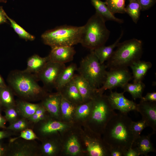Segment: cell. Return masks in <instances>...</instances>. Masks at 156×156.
Masks as SVG:
<instances>
[{
  "mask_svg": "<svg viewBox=\"0 0 156 156\" xmlns=\"http://www.w3.org/2000/svg\"><path fill=\"white\" fill-rule=\"evenodd\" d=\"M132 121L127 113L121 112L110 119L102 135L103 141L109 148L125 152L132 147L134 140L131 128Z\"/></svg>",
  "mask_w": 156,
  "mask_h": 156,
  "instance_id": "6da1fadb",
  "label": "cell"
},
{
  "mask_svg": "<svg viewBox=\"0 0 156 156\" xmlns=\"http://www.w3.org/2000/svg\"><path fill=\"white\" fill-rule=\"evenodd\" d=\"M106 21L96 12L83 26L80 43L90 50L104 45L110 33L106 26Z\"/></svg>",
  "mask_w": 156,
  "mask_h": 156,
  "instance_id": "7a4b0ae2",
  "label": "cell"
},
{
  "mask_svg": "<svg viewBox=\"0 0 156 156\" xmlns=\"http://www.w3.org/2000/svg\"><path fill=\"white\" fill-rule=\"evenodd\" d=\"M142 41L135 38L119 43L116 50L107 60L109 69L127 68L140 60L143 52Z\"/></svg>",
  "mask_w": 156,
  "mask_h": 156,
  "instance_id": "3957f363",
  "label": "cell"
},
{
  "mask_svg": "<svg viewBox=\"0 0 156 156\" xmlns=\"http://www.w3.org/2000/svg\"><path fill=\"white\" fill-rule=\"evenodd\" d=\"M93 101L90 115L83 126H86L102 135L107 124L116 113L112 107L107 95L97 92Z\"/></svg>",
  "mask_w": 156,
  "mask_h": 156,
  "instance_id": "277c9868",
  "label": "cell"
},
{
  "mask_svg": "<svg viewBox=\"0 0 156 156\" xmlns=\"http://www.w3.org/2000/svg\"><path fill=\"white\" fill-rule=\"evenodd\" d=\"M11 87L20 96L27 99H42L47 93L38 84L31 73L25 71L13 72L9 77Z\"/></svg>",
  "mask_w": 156,
  "mask_h": 156,
  "instance_id": "5b68a950",
  "label": "cell"
},
{
  "mask_svg": "<svg viewBox=\"0 0 156 156\" xmlns=\"http://www.w3.org/2000/svg\"><path fill=\"white\" fill-rule=\"evenodd\" d=\"M83 26L66 25L46 31L41 36L44 43L51 48L73 46L80 43Z\"/></svg>",
  "mask_w": 156,
  "mask_h": 156,
  "instance_id": "8992f818",
  "label": "cell"
},
{
  "mask_svg": "<svg viewBox=\"0 0 156 156\" xmlns=\"http://www.w3.org/2000/svg\"><path fill=\"white\" fill-rule=\"evenodd\" d=\"M107 67L104 63L101 64L93 50L83 58L77 71L90 83L94 89L100 88L106 77Z\"/></svg>",
  "mask_w": 156,
  "mask_h": 156,
  "instance_id": "52a82bcc",
  "label": "cell"
},
{
  "mask_svg": "<svg viewBox=\"0 0 156 156\" xmlns=\"http://www.w3.org/2000/svg\"><path fill=\"white\" fill-rule=\"evenodd\" d=\"M82 127L75 125L60 135L62 156H85Z\"/></svg>",
  "mask_w": 156,
  "mask_h": 156,
  "instance_id": "ba28073f",
  "label": "cell"
},
{
  "mask_svg": "<svg viewBox=\"0 0 156 156\" xmlns=\"http://www.w3.org/2000/svg\"><path fill=\"white\" fill-rule=\"evenodd\" d=\"M83 140L85 156H109V147L101 135L84 125Z\"/></svg>",
  "mask_w": 156,
  "mask_h": 156,
  "instance_id": "9c48e42d",
  "label": "cell"
},
{
  "mask_svg": "<svg viewBox=\"0 0 156 156\" xmlns=\"http://www.w3.org/2000/svg\"><path fill=\"white\" fill-rule=\"evenodd\" d=\"M132 78V76L127 68L109 69L107 71L105 81L102 86L97 90L99 93L103 94L104 91L117 87L122 88Z\"/></svg>",
  "mask_w": 156,
  "mask_h": 156,
  "instance_id": "30bf717a",
  "label": "cell"
},
{
  "mask_svg": "<svg viewBox=\"0 0 156 156\" xmlns=\"http://www.w3.org/2000/svg\"><path fill=\"white\" fill-rule=\"evenodd\" d=\"M39 122V131L42 138L55 134L61 135L77 125L55 119L50 116Z\"/></svg>",
  "mask_w": 156,
  "mask_h": 156,
  "instance_id": "8fae6325",
  "label": "cell"
},
{
  "mask_svg": "<svg viewBox=\"0 0 156 156\" xmlns=\"http://www.w3.org/2000/svg\"><path fill=\"white\" fill-rule=\"evenodd\" d=\"M66 67L65 64L48 61L37 75L45 86L54 87L57 79Z\"/></svg>",
  "mask_w": 156,
  "mask_h": 156,
  "instance_id": "7c38bea8",
  "label": "cell"
},
{
  "mask_svg": "<svg viewBox=\"0 0 156 156\" xmlns=\"http://www.w3.org/2000/svg\"><path fill=\"white\" fill-rule=\"evenodd\" d=\"M42 139L39 147V155L42 156H62V147L60 133Z\"/></svg>",
  "mask_w": 156,
  "mask_h": 156,
  "instance_id": "4fadbf2b",
  "label": "cell"
},
{
  "mask_svg": "<svg viewBox=\"0 0 156 156\" xmlns=\"http://www.w3.org/2000/svg\"><path fill=\"white\" fill-rule=\"evenodd\" d=\"M136 111L141 115L148 127L153 129L152 133L156 132V102L140 101L137 104Z\"/></svg>",
  "mask_w": 156,
  "mask_h": 156,
  "instance_id": "5bb4252c",
  "label": "cell"
},
{
  "mask_svg": "<svg viewBox=\"0 0 156 156\" xmlns=\"http://www.w3.org/2000/svg\"><path fill=\"white\" fill-rule=\"evenodd\" d=\"M124 92L110 91L107 97L112 107L114 110H118L124 113L136 111L137 104L126 98L124 95Z\"/></svg>",
  "mask_w": 156,
  "mask_h": 156,
  "instance_id": "9a60e30c",
  "label": "cell"
},
{
  "mask_svg": "<svg viewBox=\"0 0 156 156\" xmlns=\"http://www.w3.org/2000/svg\"><path fill=\"white\" fill-rule=\"evenodd\" d=\"M62 97L60 92L47 93L42 99L41 103L51 117L60 120V107Z\"/></svg>",
  "mask_w": 156,
  "mask_h": 156,
  "instance_id": "2e32d148",
  "label": "cell"
},
{
  "mask_svg": "<svg viewBox=\"0 0 156 156\" xmlns=\"http://www.w3.org/2000/svg\"><path fill=\"white\" fill-rule=\"evenodd\" d=\"M8 154L12 156H32L39 155V147L27 142H19L15 140L10 142Z\"/></svg>",
  "mask_w": 156,
  "mask_h": 156,
  "instance_id": "e0dca14e",
  "label": "cell"
},
{
  "mask_svg": "<svg viewBox=\"0 0 156 156\" xmlns=\"http://www.w3.org/2000/svg\"><path fill=\"white\" fill-rule=\"evenodd\" d=\"M76 51L73 46L55 47L47 56L49 61L64 64L72 61Z\"/></svg>",
  "mask_w": 156,
  "mask_h": 156,
  "instance_id": "ac0fdd59",
  "label": "cell"
},
{
  "mask_svg": "<svg viewBox=\"0 0 156 156\" xmlns=\"http://www.w3.org/2000/svg\"><path fill=\"white\" fill-rule=\"evenodd\" d=\"M73 79L81 95L83 102L92 100L97 93L89 82L79 74H74Z\"/></svg>",
  "mask_w": 156,
  "mask_h": 156,
  "instance_id": "d6986e66",
  "label": "cell"
},
{
  "mask_svg": "<svg viewBox=\"0 0 156 156\" xmlns=\"http://www.w3.org/2000/svg\"><path fill=\"white\" fill-rule=\"evenodd\" d=\"M59 92L63 97L77 105L83 103L82 96L73 79Z\"/></svg>",
  "mask_w": 156,
  "mask_h": 156,
  "instance_id": "ffe728a7",
  "label": "cell"
},
{
  "mask_svg": "<svg viewBox=\"0 0 156 156\" xmlns=\"http://www.w3.org/2000/svg\"><path fill=\"white\" fill-rule=\"evenodd\" d=\"M93 103L92 99L77 106L74 118L75 125L82 127L86 124L90 115Z\"/></svg>",
  "mask_w": 156,
  "mask_h": 156,
  "instance_id": "44dd1931",
  "label": "cell"
},
{
  "mask_svg": "<svg viewBox=\"0 0 156 156\" xmlns=\"http://www.w3.org/2000/svg\"><path fill=\"white\" fill-rule=\"evenodd\" d=\"M152 133L146 135L140 136L133 142L132 148L136 149L140 155L147 156L151 152H156L151 140Z\"/></svg>",
  "mask_w": 156,
  "mask_h": 156,
  "instance_id": "7402d4cb",
  "label": "cell"
},
{
  "mask_svg": "<svg viewBox=\"0 0 156 156\" xmlns=\"http://www.w3.org/2000/svg\"><path fill=\"white\" fill-rule=\"evenodd\" d=\"M77 67L76 64L72 63L63 69L57 79L54 87L57 91H60L66 84L73 79Z\"/></svg>",
  "mask_w": 156,
  "mask_h": 156,
  "instance_id": "603a6c76",
  "label": "cell"
},
{
  "mask_svg": "<svg viewBox=\"0 0 156 156\" xmlns=\"http://www.w3.org/2000/svg\"><path fill=\"white\" fill-rule=\"evenodd\" d=\"M77 106L62 97L60 107L61 120L75 124L74 118Z\"/></svg>",
  "mask_w": 156,
  "mask_h": 156,
  "instance_id": "cb8c5ba5",
  "label": "cell"
},
{
  "mask_svg": "<svg viewBox=\"0 0 156 156\" xmlns=\"http://www.w3.org/2000/svg\"><path fill=\"white\" fill-rule=\"evenodd\" d=\"M152 66V64L151 62L140 60L131 64L130 66L132 71L133 82L142 81L148 70Z\"/></svg>",
  "mask_w": 156,
  "mask_h": 156,
  "instance_id": "d4e9b609",
  "label": "cell"
},
{
  "mask_svg": "<svg viewBox=\"0 0 156 156\" xmlns=\"http://www.w3.org/2000/svg\"><path fill=\"white\" fill-rule=\"evenodd\" d=\"M123 34V31H122L119 37L112 44L107 46L103 45L93 50L95 54L101 64H104L105 61H107L110 58L114 51V49L119 43Z\"/></svg>",
  "mask_w": 156,
  "mask_h": 156,
  "instance_id": "484cf974",
  "label": "cell"
},
{
  "mask_svg": "<svg viewBox=\"0 0 156 156\" xmlns=\"http://www.w3.org/2000/svg\"><path fill=\"white\" fill-rule=\"evenodd\" d=\"M90 0L92 5L96 10V12L102 16L106 21H112L120 23L123 22V20L115 16L110 11L105 2L100 0Z\"/></svg>",
  "mask_w": 156,
  "mask_h": 156,
  "instance_id": "4316f807",
  "label": "cell"
},
{
  "mask_svg": "<svg viewBox=\"0 0 156 156\" xmlns=\"http://www.w3.org/2000/svg\"><path fill=\"white\" fill-rule=\"evenodd\" d=\"M48 61L47 56L42 57L37 55H34L28 59L27 67L25 71L30 73H34L37 75Z\"/></svg>",
  "mask_w": 156,
  "mask_h": 156,
  "instance_id": "83f0119b",
  "label": "cell"
},
{
  "mask_svg": "<svg viewBox=\"0 0 156 156\" xmlns=\"http://www.w3.org/2000/svg\"><path fill=\"white\" fill-rule=\"evenodd\" d=\"M145 87V84L141 81L132 83H128L122 88L124 90V92H129L133 99L135 100L138 98H141Z\"/></svg>",
  "mask_w": 156,
  "mask_h": 156,
  "instance_id": "f1b7e54d",
  "label": "cell"
},
{
  "mask_svg": "<svg viewBox=\"0 0 156 156\" xmlns=\"http://www.w3.org/2000/svg\"><path fill=\"white\" fill-rule=\"evenodd\" d=\"M40 104H34L25 101H20L17 108L19 114L25 118H28L35 113Z\"/></svg>",
  "mask_w": 156,
  "mask_h": 156,
  "instance_id": "f546056e",
  "label": "cell"
},
{
  "mask_svg": "<svg viewBox=\"0 0 156 156\" xmlns=\"http://www.w3.org/2000/svg\"><path fill=\"white\" fill-rule=\"evenodd\" d=\"M0 102L5 108L16 106L12 91L7 86L0 88Z\"/></svg>",
  "mask_w": 156,
  "mask_h": 156,
  "instance_id": "4dcf8cb0",
  "label": "cell"
},
{
  "mask_svg": "<svg viewBox=\"0 0 156 156\" xmlns=\"http://www.w3.org/2000/svg\"><path fill=\"white\" fill-rule=\"evenodd\" d=\"M141 8L138 0H135L129 2L125 8V12L131 18L135 23H137L139 19Z\"/></svg>",
  "mask_w": 156,
  "mask_h": 156,
  "instance_id": "1f68e13d",
  "label": "cell"
},
{
  "mask_svg": "<svg viewBox=\"0 0 156 156\" xmlns=\"http://www.w3.org/2000/svg\"><path fill=\"white\" fill-rule=\"evenodd\" d=\"M125 0H105V3L114 14L115 13H125Z\"/></svg>",
  "mask_w": 156,
  "mask_h": 156,
  "instance_id": "d6a6232c",
  "label": "cell"
},
{
  "mask_svg": "<svg viewBox=\"0 0 156 156\" xmlns=\"http://www.w3.org/2000/svg\"><path fill=\"white\" fill-rule=\"evenodd\" d=\"M5 15L11 23V26L12 27L15 31L21 38L26 40L32 41L35 39V37L33 35L28 33L23 28L19 25L13 20L10 18L6 13H5Z\"/></svg>",
  "mask_w": 156,
  "mask_h": 156,
  "instance_id": "836d02e7",
  "label": "cell"
},
{
  "mask_svg": "<svg viewBox=\"0 0 156 156\" xmlns=\"http://www.w3.org/2000/svg\"><path fill=\"white\" fill-rule=\"evenodd\" d=\"M147 127L146 123L142 119L137 122L132 121L131 128L133 136V142L140 136L144 129Z\"/></svg>",
  "mask_w": 156,
  "mask_h": 156,
  "instance_id": "e575fe53",
  "label": "cell"
},
{
  "mask_svg": "<svg viewBox=\"0 0 156 156\" xmlns=\"http://www.w3.org/2000/svg\"><path fill=\"white\" fill-rule=\"evenodd\" d=\"M20 138L29 141L39 139L32 129L27 128L21 131L20 135L18 137L10 139V142H13Z\"/></svg>",
  "mask_w": 156,
  "mask_h": 156,
  "instance_id": "d590c367",
  "label": "cell"
},
{
  "mask_svg": "<svg viewBox=\"0 0 156 156\" xmlns=\"http://www.w3.org/2000/svg\"><path fill=\"white\" fill-rule=\"evenodd\" d=\"M4 118L11 124L18 120L19 112L16 106L6 108Z\"/></svg>",
  "mask_w": 156,
  "mask_h": 156,
  "instance_id": "8d00e7d4",
  "label": "cell"
},
{
  "mask_svg": "<svg viewBox=\"0 0 156 156\" xmlns=\"http://www.w3.org/2000/svg\"><path fill=\"white\" fill-rule=\"evenodd\" d=\"M28 123L27 121L24 118L18 119L14 122L10 124L6 128L8 130L15 131H21L28 128Z\"/></svg>",
  "mask_w": 156,
  "mask_h": 156,
  "instance_id": "74e56055",
  "label": "cell"
},
{
  "mask_svg": "<svg viewBox=\"0 0 156 156\" xmlns=\"http://www.w3.org/2000/svg\"><path fill=\"white\" fill-rule=\"evenodd\" d=\"M141 7V10L144 11L151 8L155 3L156 0H138Z\"/></svg>",
  "mask_w": 156,
  "mask_h": 156,
  "instance_id": "f35d334b",
  "label": "cell"
},
{
  "mask_svg": "<svg viewBox=\"0 0 156 156\" xmlns=\"http://www.w3.org/2000/svg\"><path fill=\"white\" fill-rule=\"evenodd\" d=\"M141 100L143 101L156 102V92L148 93L144 96H142Z\"/></svg>",
  "mask_w": 156,
  "mask_h": 156,
  "instance_id": "ab89813d",
  "label": "cell"
},
{
  "mask_svg": "<svg viewBox=\"0 0 156 156\" xmlns=\"http://www.w3.org/2000/svg\"><path fill=\"white\" fill-rule=\"evenodd\" d=\"M109 156H124L125 151L118 148H109Z\"/></svg>",
  "mask_w": 156,
  "mask_h": 156,
  "instance_id": "60d3db41",
  "label": "cell"
},
{
  "mask_svg": "<svg viewBox=\"0 0 156 156\" xmlns=\"http://www.w3.org/2000/svg\"><path fill=\"white\" fill-rule=\"evenodd\" d=\"M140 155L138 152L135 149L131 147L125 152L124 156H139Z\"/></svg>",
  "mask_w": 156,
  "mask_h": 156,
  "instance_id": "b9f144b4",
  "label": "cell"
},
{
  "mask_svg": "<svg viewBox=\"0 0 156 156\" xmlns=\"http://www.w3.org/2000/svg\"><path fill=\"white\" fill-rule=\"evenodd\" d=\"M8 148L3 144L1 140H0V156H3L7 154L9 151Z\"/></svg>",
  "mask_w": 156,
  "mask_h": 156,
  "instance_id": "7bdbcfd3",
  "label": "cell"
},
{
  "mask_svg": "<svg viewBox=\"0 0 156 156\" xmlns=\"http://www.w3.org/2000/svg\"><path fill=\"white\" fill-rule=\"evenodd\" d=\"M3 8L0 6V24L6 22L7 18Z\"/></svg>",
  "mask_w": 156,
  "mask_h": 156,
  "instance_id": "ee69618b",
  "label": "cell"
},
{
  "mask_svg": "<svg viewBox=\"0 0 156 156\" xmlns=\"http://www.w3.org/2000/svg\"><path fill=\"white\" fill-rule=\"evenodd\" d=\"M11 134V133L8 131H0V140L8 137Z\"/></svg>",
  "mask_w": 156,
  "mask_h": 156,
  "instance_id": "f6af8a7d",
  "label": "cell"
},
{
  "mask_svg": "<svg viewBox=\"0 0 156 156\" xmlns=\"http://www.w3.org/2000/svg\"><path fill=\"white\" fill-rule=\"evenodd\" d=\"M28 119L30 121L34 122L37 123L40 122L39 115L36 113L34 114Z\"/></svg>",
  "mask_w": 156,
  "mask_h": 156,
  "instance_id": "bcb514c9",
  "label": "cell"
},
{
  "mask_svg": "<svg viewBox=\"0 0 156 156\" xmlns=\"http://www.w3.org/2000/svg\"><path fill=\"white\" fill-rule=\"evenodd\" d=\"M6 121L4 117H3L0 114V128L6 129L5 125Z\"/></svg>",
  "mask_w": 156,
  "mask_h": 156,
  "instance_id": "7dc6e473",
  "label": "cell"
},
{
  "mask_svg": "<svg viewBox=\"0 0 156 156\" xmlns=\"http://www.w3.org/2000/svg\"><path fill=\"white\" fill-rule=\"evenodd\" d=\"M6 86H7L5 83L3 79L0 75V88L4 87Z\"/></svg>",
  "mask_w": 156,
  "mask_h": 156,
  "instance_id": "c3c4849f",
  "label": "cell"
},
{
  "mask_svg": "<svg viewBox=\"0 0 156 156\" xmlns=\"http://www.w3.org/2000/svg\"><path fill=\"white\" fill-rule=\"evenodd\" d=\"M6 0H0V3H6Z\"/></svg>",
  "mask_w": 156,
  "mask_h": 156,
  "instance_id": "681fc988",
  "label": "cell"
},
{
  "mask_svg": "<svg viewBox=\"0 0 156 156\" xmlns=\"http://www.w3.org/2000/svg\"><path fill=\"white\" fill-rule=\"evenodd\" d=\"M2 106L0 102V114H1V107Z\"/></svg>",
  "mask_w": 156,
  "mask_h": 156,
  "instance_id": "f907efd6",
  "label": "cell"
},
{
  "mask_svg": "<svg viewBox=\"0 0 156 156\" xmlns=\"http://www.w3.org/2000/svg\"><path fill=\"white\" fill-rule=\"evenodd\" d=\"M129 2H131V1H133L135 0H129Z\"/></svg>",
  "mask_w": 156,
  "mask_h": 156,
  "instance_id": "816d5d0a",
  "label": "cell"
}]
</instances>
